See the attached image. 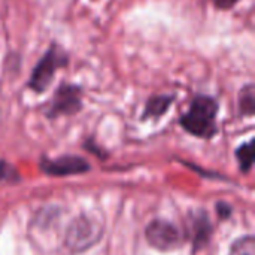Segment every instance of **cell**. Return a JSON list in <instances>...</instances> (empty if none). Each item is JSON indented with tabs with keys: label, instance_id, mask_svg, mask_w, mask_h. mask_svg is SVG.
I'll use <instances>...</instances> for the list:
<instances>
[{
	"label": "cell",
	"instance_id": "obj_1",
	"mask_svg": "<svg viewBox=\"0 0 255 255\" xmlns=\"http://www.w3.org/2000/svg\"><path fill=\"white\" fill-rule=\"evenodd\" d=\"M220 105L215 97L197 94L193 97L190 108L179 118V126L199 139H212L218 133L217 117Z\"/></svg>",
	"mask_w": 255,
	"mask_h": 255
},
{
	"label": "cell",
	"instance_id": "obj_2",
	"mask_svg": "<svg viewBox=\"0 0 255 255\" xmlns=\"http://www.w3.org/2000/svg\"><path fill=\"white\" fill-rule=\"evenodd\" d=\"M69 63H70L69 52L58 42L55 40L51 42L46 51L34 64L30 78L27 79V88L36 94L45 93L51 87L57 72L67 67Z\"/></svg>",
	"mask_w": 255,
	"mask_h": 255
},
{
	"label": "cell",
	"instance_id": "obj_3",
	"mask_svg": "<svg viewBox=\"0 0 255 255\" xmlns=\"http://www.w3.org/2000/svg\"><path fill=\"white\" fill-rule=\"evenodd\" d=\"M103 236V226L90 215L75 218L67 227L64 244L72 253H84L94 247Z\"/></svg>",
	"mask_w": 255,
	"mask_h": 255
},
{
	"label": "cell",
	"instance_id": "obj_4",
	"mask_svg": "<svg viewBox=\"0 0 255 255\" xmlns=\"http://www.w3.org/2000/svg\"><path fill=\"white\" fill-rule=\"evenodd\" d=\"M84 90L78 84L63 81L54 91L52 99L45 108V117L48 120H57L60 117H72L82 111Z\"/></svg>",
	"mask_w": 255,
	"mask_h": 255
},
{
	"label": "cell",
	"instance_id": "obj_5",
	"mask_svg": "<svg viewBox=\"0 0 255 255\" xmlns=\"http://www.w3.org/2000/svg\"><path fill=\"white\" fill-rule=\"evenodd\" d=\"M145 238L154 250L163 253L175 251L184 244L182 232L175 224L164 220H154L149 223L145 230Z\"/></svg>",
	"mask_w": 255,
	"mask_h": 255
},
{
	"label": "cell",
	"instance_id": "obj_6",
	"mask_svg": "<svg viewBox=\"0 0 255 255\" xmlns=\"http://www.w3.org/2000/svg\"><path fill=\"white\" fill-rule=\"evenodd\" d=\"M40 169L43 173L49 176H70V175H82L90 170V164L76 155H64L54 160L43 158L40 161Z\"/></svg>",
	"mask_w": 255,
	"mask_h": 255
},
{
	"label": "cell",
	"instance_id": "obj_7",
	"mask_svg": "<svg viewBox=\"0 0 255 255\" xmlns=\"http://www.w3.org/2000/svg\"><path fill=\"white\" fill-rule=\"evenodd\" d=\"M176 100L175 94H155L151 96L142 111V121L146 120H158L163 115L167 114V111L170 109V106L173 105V102Z\"/></svg>",
	"mask_w": 255,
	"mask_h": 255
},
{
	"label": "cell",
	"instance_id": "obj_8",
	"mask_svg": "<svg viewBox=\"0 0 255 255\" xmlns=\"http://www.w3.org/2000/svg\"><path fill=\"white\" fill-rule=\"evenodd\" d=\"M191 223H193V226H191L193 247H194V251H200L202 248H205L209 244V239L212 235V226H211L209 217L203 211L196 212Z\"/></svg>",
	"mask_w": 255,
	"mask_h": 255
},
{
	"label": "cell",
	"instance_id": "obj_9",
	"mask_svg": "<svg viewBox=\"0 0 255 255\" xmlns=\"http://www.w3.org/2000/svg\"><path fill=\"white\" fill-rule=\"evenodd\" d=\"M238 108L242 117L251 118L255 112V85L254 82L245 84L238 96Z\"/></svg>",
	"mask_w": 255,
	"mask_h": 255
},
{
	"label": "cell",
	"instance_id": "obj_10",
	"mask_svg": "<svg viewBox=\"0 0 255 255\" xmlns=\"http://www.w3.org/2000/svg\"><path fill=\"white\" fill-rule=\"evenodd\" d=\"M236 158L239 163V167L244 173H248L253 167L254 163V148H253V140H248L242 143L236 149Z\"/></svg>",
	"mask_w": 255,
	"mask_h": 255
},
{
	"label": "cell",
	"instance_id": "obj_11",
	"mask_svg": "<svg viewBox=\"0 0 255 255\" xmlns=\"http://www.w3.org/2000/svg\"><path fill=\"white\" fill-rule=\"evenodd\" d=\"M229 255H255V239L253 235L242 236L233 242Z\"/></svg>",
	"mask_w": 255,
	"mask_h": 255
},
{
	"label": "cell",
	"instance_id": "obj_12",
	"mask_svg": "<svg viewBox=\"0 0 255 255\" xmlns=\"http://www.w3.org/2000/svg\"><path fill=\"white\" fill-rule=\"evenodd\" d=\"M0 181L4 182H18L19 176L13 166H10L6 161H0Z\"/></svg>",
	"mask_w": 255,
	"mask_h": 255
},
{
	"label": "cell",
	"instance_id": "obj_13",
	"mask_svg": "<svg viewBox=\"0 0 255 255\" xmlns=\"http://www.w3.org/2000/svg\"><path fill=\"white\" fill-rule=\"evenodd\" d=\"M212 3V6L218 10H232L235 9L242 0H209Z\"/></svg>",
	"mask_w": 255,
	"mask_h": 255
},
{
	"label": "cell",
	"instance_id": "obj_14",
	"mask_svg": "<svg viewBox=\"0 0 255 255\" xmlns=\"http://www.w3.org/2000/svg\"><path fill=\"white\" fill-rule=\"evenodd\" d=\"M217 212H218V215H220L223 220H226V218L230 217L232 208H230L229 205H226V203H218V205H217Z\"/></svg>",
	"mask_w": 255,
	"mask_h": 255
}]
</instances>
